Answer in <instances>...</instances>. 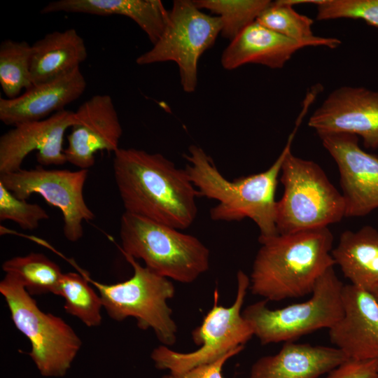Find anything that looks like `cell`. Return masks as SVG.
<instances>
[{
	"label": "cell",
	"instance_id": "1",
	"mask_svg": "<svg viewBox=\"0 0 378 378\" xmlns=\"http://www.w3.org/2000/svg\"><path fill=\"white\" fill-rule=\"evenodd\" d=\"M113 170L125 211L181 230L195 220L199 193L186 169L163 155L119 148Z\"/></svg>",
	"mask_w": 378,
	"mask_h": 378
},
{
	"label": "cell",
	"instance_id": "2",
	"mask_svg": "<svg viewBox=\"0 0 378 378\" xmlns=\"http://www.w3.org/2000/svg\"><path fill=\"white\" fill-rule=\"evenodd\" d=\"M302 120V117L298 116L286 146L267 169L232 181L223 176L201 147L189 146L184 154L188 162L185 169L200 196L217 201V204L210 209L213 220L231 222L248 218L259 229V241L278 234L275 200L278 178Z\"/></svg>",
	"mask_w": 378,
	"mask_h": 378
},
{
	"label": "cell",
	"instance_id": "3",
	"mask_svg": "<svg viewBox=\"0 0 378 378\" xmlns=\"http://www.w3.org/2000/svg\"><path fill=\"white\" fill-rule=\"evenodd\" d=\"M249 289L267 301L312 293L321 275L334 267L333 236L328 227L260 240Z\"/></svg>",
	"mask_w": 378,
	"mask_h": 378
},
{
	"label": "cell",
	"instance_id": "4",
	"mask_svg": "<svg viewBox=\"0 0 378 378\" xmlns=\"http://www.w3.org/2000/svg\"><path fill=\"white\" fill-rule=\"evenodd\" d=\"M119 234L123 255L170 280L190 284L209 269L208 247L181 230L125 211Z\"/></svg>",
	"mask_w": 378,
	"mask_h": 378
},
{
	"label": "cell",
	"instance_id": "5",
	"mask_svg": "<svg viewBox=\"0 0 378 378\" xmlns=\"http://www.w3.org/2000/svg\"><path fill=\"white\" fill-rule=\"evenodd\" d=\"M280 181L284 192L276 202L278 234L326 227L345 216L342 195L315 162L290 150L281 166Z\"/></svg>",
	"mask_w": 378,
	"mask_h": 378
},
{
	"label": "cell",
	"instance_id": "6",
	"mask_svg": "<svg viewBox=\"0 0 378 378\" xmlns=\"http://www.w3.org/2000/svg\"><path fill=\"white\" fill-rule=\"evenodd\" d=\"M11 319L29 340V356L43 377L64 376L82 346L74 330L61 317L40 309L36 300L14 274L0 281Z\"/></svg>",
	"mask_w": 378,
	"mask_h": 378
},
{
	"label": "cell",
	"instance_id": "7",
	"mask_svg": "<svg viewBox=\"0 0 378 378\" xmlns=\"http://www.w3.org/2000/svg\"><path fill=\"white\" fill-rule=\"evenodd\" d=\"M249 285V276L243 271H238L236 297L230 307L218 304V291L215 289L212 308L191 333L198 349L187 353L179 352L161 344L150 354L155 367L169 372L181 373L214 363L230 353L239 354L254 336L241 312Z\"/></svg>",
	"mask_w": 378,
	"mask_h": 378
},
{
	"label": "cell",
	"instance_id": "8",
	"mask_svg": "<svg viewBox=\"0 0 378 378\" xmlns=\"http://www.w3.org/2000/svg\"><path fill=\"white\" fill-rule=\"evenodd\" d=\"M133 268L128 279L113 284L88 281L98 290L103 307L113 320L122 321L129 317L136 321L143 330L151 329L162 345L171 346L177 340L178 327L167 302L174 298L175 287L172 281L134 258L124 255Z\"/></svg>",
	"mask_w": 378,
	"mask_h": 378
},
{
	"label": "cell",
	"instance_id": "9",
	"mask_svg": "<svg viewBox=\"0 0 378 378\" xmlns=\"http://www.w3.org/2000/svg\"><path fill=\"white\" fill-rule=\"evenodd\" d=\"M344 286L332 267L318 279L309 300L276 309L263 300L248 305L242 315L262 344L294 342L316 330H329L340 320Z\"/></svg>",
	"mask_w": 378,
	"mask_h": 378
},
{
	"label": "cell",
	"instance_id": "10",
	"mask_svg": "<svg viewBox=\"0 0 378 378\" xmlns=\"http://www.w3.org/2000/svg\"><path fill=\"white\" fill-rule=\"evenodd\" d=\"M222 29L219 17L207 15L190 0H175L167 27L149 50L136 59L139 65L172 61L178 67L184 92H194L202 55L211 48Z\"/></svg>",
	"mask_w": 378,
	"mask_h": 378
},
{
	"label": "cell",
	"instance_id": "11",
	"mask_svg": "<svg viewBox=\"0 0 378 378\" xmlns=\"http://www.w3.org/2000/svg\"><path fill=\"white\" fill-rule=\"evenodd\" d=\"M88 175V169H48L39 165L0 175V182L19 199L27 200L38 194L58 208L63 217L65 238L76 242L83 236V223L95 217L83 196Z\"/></svg>",
	"mask_w": 378,
	"mask_h": 378
},
{
	"label": "cell",
	"instance_id": "12",
	"mask_svg": "<svg viewBox=\"0 0 378 378\" xmlns=\"http://www.w3.org/2000/svg\"><path fill=\"white\" fill-rule=\"evenodd\" d=\"M336 162L345 216H365L378 208V156L363 150L358 137L348 133L318 134Z\"/></svg>",
	"mask_w": 378,
	"mask_h": 378
},
{
	"label": "cell",
	"instance_id": "13",
	"mask_svg": "<svg viewBox=\"0 0 378 378\" xmlns=\"http://www.w3.org/2000/svg\"><path fill=\"white\" fill-rule=\"evenodd\" d=\"M76 122L74 112L63 110L41 120L17 125L0 137V175L22 169L25 158L37 150L40 165L67 162L63 148L64 133Z\"/></svg>",
	"mask_w": 378,
	"mask_h": 378
},
{
	"label": "cell",
	"instance_id": "14",
	"mask_svg": "<svg viewBox=\"0 0 378 378\" xmlns=\"http://www.w3.org/2000/svg\"><path fill=\"white\" fill-rule=\"evenodd\" d=\"M318 134L348 133L362 138L365 148H378V91L342 86L332 91L309 119Z\"/></svg>",
	"mask_w": 378,
	"mask_h": 378
},
{
	"label": "cell",
	"instance_id": "15",
	"mask_svg": "<svg viewBox=\"0 0 378 378\" xmlns=\"http://www.w3.org/2000/svg\"><path fill=\"white\" fill-rule=\"evenodd\" d=\"M74 113L76 122L67 136L64 155L67 162L88 169L94 166L97 151L114 153L120 148L122 128L108 94L91 97Z\"/></svg>",
	"mask_w": 378,
	"mask_h": 378
},
{
	"label": "cell",
	"instance_id": "16",
	"mask_svg": "<svg viewBox=\"0 0 378 378\" xmlns=\"http://www.w3.org/2000/svg\"><path fill=\"white\" fill-rule=\"evenodd\" d=\"M344 313L329 329L335 347L348 358L378 359V303L373 295L352 284L342 292Z\"/></svg>",
	"mask_w": 378,
	"mask_h": 378
},
{
	"label": "cell",
	"instance_id": "17",
	"mask_svg": "<svg viewBox=\"0 0 378 378\" xmlns=\"http://www.w3.org/2000/svg\"><path fill=\"white\" fill-rule=\"evenodd\" d=\"M86 86L80 67L55 79L33 85L15 98H0V120L13 127L43 120L65 110L83 94Z\"/></svg>",
	"mask_w": 378,
	"mask_h": 378
},
{
	"label": "cell",
	"instance_id": "18",
	"mask_svg": "<svg viewBox=\"0 0 378 378\" xmlns=\"http://www.w3.org/2000/svg\"><path fill=\"white\" fill-rule=\"evenodd\" d=\"M347 359L335 346L288 342L278 353L257 359L247 378H318Z\"/></svg>",
	"mask_w": 378,
	"mask_h": 378
},
{
	"label": "cell",
	"instance_id": "19",
	"mask_svg": "<svg viewBox=\"0 0 378 378\" xmlns=\"http://www.w3.org/2000/svg\"><path fill=\"white\" fill-rule=\"evenodd\" d=\"M308 46L317 47L312 42L282 36L255 21L230 41L222 53L220 63L227 70L246 64L281 69L298 50Z\"/></svg>",
	"mask_w": 378,
	"mask_h": 378
},
{
	"label": "cell",
	"instance_id": "20",
	"mask_svg": "<svg viewBox=\"0 0 378 378\" xmlns=\"http://www.w3.org/2000/svg\"><path fill=\"white\" fill-rule=\"evenodd\" d=\"M57 12L127 17L140 27L153 45L164 33L169 16L160 0H57L41 10L42 14Z\"/></svg>",
	"mask_w": 378,
	"mask_h": 378
},
{
	"label": "cell",
	"instance_id": "21",
	"mask_svg": "<svg viewBox=\"0 0 378 378\" xmlns=\"http://www.w3.org/2000/svg\"><path fill=\"white\" fill-rule=\"evenodd\" d=\"M87 57L84 40L76 29L47 34L31 45L33 85L55 79L80 67Z\"/></svg>",
	"mask_w": 378,
	"mask_h": 378
},
{
	"label": "cell",
	"instance_id": "22",
	"mask_svg": "<svg viewBox=\"0 0 378 378\" xmlns=\"http://www.w3.org/2000/svg\"><path fill=\"white\" fill-rule=\"evenodd\" d=\"M331 254L351 284L372 292L378 287V231L372 226L340 235Z\"/></svg>",
	"mask_w": 378,
	"mask_h": 378
},
{
	"label": "cell",
	"instance_id": "23",
	"mask_svg": "<svg viewBox=\"0 0 378 378\" xmlns=\"http://www.w3.org/2000/svg\"><path fill=\"white\" fill-rule=\"evenodd\" d=\"M287 0L272 1L258 16L256 22L265 28L294 40L309 41L317 46L336 48L341 41L332 37L314 35L312 18L295 11Z\"/></svg>",
	"mask_w": 378,
	"mask_h": 378
},
{
	"label": "cell",
	"instance_id": "24",
	"mask_svg": "<svg viewBox=\"0 0 378 378\" xmlns=\"http://www.w3.org/2000/svg\"><path fill=\"white\" fill-rule=\"evenodd\" d=\"M1 267L6 274L15 275L31 296L48 293L57 295L64 274L59 266L46 255L34 252L8 259Z\"/></svg>",
	"mask_w": 378,
	"mask_h": 378
},
{
	"label": "cell",
	"instance_id": "25",
	"mask_svg": "<svg viewBox=\"0 0 378 378\" xmlns=\"http://www.w3.org/2000/svg\"><path fill=\"white\" fill-rule=\"evenodd\" d=\"M90 284L85 273H64L57 295L64 299V309L67 314L76 316L88 327H96L102 323L101 310L104 307L99 294Z\"/></svg>",
	"mask_w": 378,
	"mask_h": 378
},
{
	"label": "cell",
	"instance_id": "26",
	"mask_svg": "<svg viewBox=\"0 0 378 378\" xmlns=\"http://www.w3.org/2000/svg\"><path fill=\"white\" fill-rule=\"evenodd\" d=\"M31 46L7 39L0 45V84L8 99L33 85L31 78Z\"/></svg>",
	"mask_w": 378,
	"mask_h": 378
},
{
	"label": "cell",
	"instance_id": "27",
	"mask_svg": "<svg viewBox=\"0 0 378 378\" xmlns=\"http://www.w3.org/2000/svg\"><path fill=\"white\" fill-rule=\"evenodd\" d=\"M200 10L217 15L221 21L220 34L230 41L246 27L255 22L268 7L270 0H193Z\"/></svg>",
	"mask_w": 378,
	"mask_h": 378
},
{
	"label": "cell",
	"instance_id": "28",
	"mask_svg": "<svg viewBox=\"0 0 378 378\" xmlns=\"http://www.w3.org/2000/svg\"><path fill=\"white\" fill-rule=\"evenodd\" d=\"M316 20H363L378 27V0H318Z\"/></svg>",
	"mask_w": 378,
	"mask_h": 378
},
{
	"label": "cell",
	"instance_id": "29",
	"mask_svg": "<svg viewBox=\"0 0 378 378\" xmlns=\"http://www.w3.org/2000/svg\"><path fill=\"white\" fill-rule=\"evenodd\" d=\"M48 218V214L42 206L18 198L0 182L1 221L11 220L23 230H32L38 227L41 220Z\"/></svg>",
	"mask_w": 378,
	"mask_h": 378
},
{
	"label": "cell",
	"instance_id": "30",
	"mask_svg": "<svg viewBox=\"0 0 378 378\" xmlns=\"http://www.w3.org/2000/svg\"><path fill=\"white\" fill-rule=\"evenodd\" d=\"M378 360L348 358L328 373L326 378H372L377 374Z\"/></svg>",
	"mask_w": 378,
	"mask_h": 378
},
{
	"label": "cell",
	"instance_id": "31",
	"mask_svg": "<svg viewBox=\"0 0 378 378\" xmlns=\"http://www.w3.org/2000/svg\"><path fill=\"white\" fill-rule=\"evenodd\" d=\"M237 354V352L230 353L214 363L199 365L183 372H168L162 378H225L223 370L225 363Z\"/></svg>",
	"mask_w": 378,
	"mask_h": 378
},
{
	"label": "cell",
	"instance_id": "32",
	"mask_svg": "<svg viewBox=\"0 0 378 378\" xmlns=\"http://www.w3.org/2000/svg\"><path fill=\"white\" fill-rule=\"evenodd\" d=\"M371 293L373 295L374 298L376 299L377 303H378V287L374 289Z\"/></svg>",
	"mask_w": 378,
	"mask_h": 378
},
{
	"label": "cell",
	"instance_id": "33",
	"mask_svg": "<svg viewBox=\"0 0 378 378\" xmlns=\"http://www.w3.org/2000/svg\"><path fill=\"white\" fill-rule=\"evenodd\" d=\"M372 378H378V374L375 375L374 377Z\"/></svg>",
	"mask_w": 378,
	"mask_h": 378
},
{
	"label": "cell",
	"instance_id": "34",
	"mask_svg": "<svg viewBox=\"0 0 378 378\" xmlns=\"http://www.w3.org/2000/svg\"><path fill=\"white\" fill-rule=\"evenodd\" d=\"M377 360H378V359H377ZM377 374H378V367H377Z\"/></svg>",
	"mask_w": 378,
	"mask_h": 378
}]
</instances>
